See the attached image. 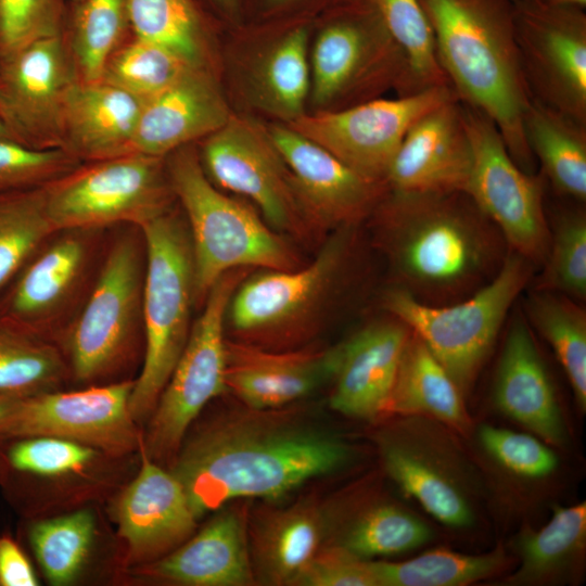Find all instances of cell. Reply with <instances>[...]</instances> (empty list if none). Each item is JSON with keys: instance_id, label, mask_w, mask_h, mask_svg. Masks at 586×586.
I'll return each instance as SVG.
<instances>
[{"instance_id": "1", "label": "cell", "mask_w": 586, "mask_h": 586, "mask_svg": "<svg viewBox=\"0 0 586 586\" xmlns=\"http://www.w3.org/2000/svg\"><path fill=\"white\" fill-rule=\"evenodd\" d=\"M283 408L242 405L184 438L169 471L196 519L240 498L277 499L347 462L342 438Z\"/></svg>"}, {"instance_id": "2", "label": "cell", "mask_w": 586, "mask_h": 586, "mask_svg": "<svg viewBox=\"0 0 586 586\" xmlns=\"http://www.w3.org/2000/svg\"><path fill=\"white\" fill-rule=\"evenodd\" d=\"M398 288L431 305L463 300L500 269L508 245L463 191L388 190L369 219Z\"/></svg>"}, {"instance_id": "3", "label": "cell", "mask_w": 586, "mask_h": 586, "mask_svg": "<svg viewBox=\"0 0 586 586\" xmlns=\"http://www.w3.org/2000/svg\"><path fill=\"white\" fill-rule=\"evenodd\" d=\"M440 65L460 102L486 114L514 163L534 174L523 131L531 94L521 67L512 0H420Z\"/></svg>"}, {"instance_id": "4", "label": "cell", "mask_w": 586, "mask_h": 586, "mask_svg": "<svg viewBox=\"0 0 586 586\" xmlns=\"http://www.w3.org/2000/svg\"><path fill=\"white\" fill-rule=\"evenodd\" d=\"M361 227L333 230L315 257L296 269L250 272L227 307L230 337L271 349L310 342L356 284L362 262Z\"/></svg>"}, {"instance_id": "5", "label": "cell", "mask_w": 586, "mask_h": 586, "mask_svg": "<svg viewBox=\"0 0 586 586\" xmlns=\"http://www.w3.org/2000/svg\"><path fill=\"white\" fill-rule=\"evenodd\" d=\"M166 157L191 239L195 305L202 306L231 270H293L306 263L298 245L270 227L252 204L226 195L207 178L190 144Z\"/></svg>"}, {"instance_id": "6", "label": "cell", "mask_w": 586, "mask_h": 586, "mask_svg": "<svg viewBox=\"0 0 586 586\" xmlns=\"http://www.w3.org/2000/svg\"><path fill=\"white\" fill-rule=\"evenodd\" d=\"M140 229L146 262L141 302L145 353L129 397L136 422L151 417L186 346L195 306L193 254L184 217L170 208Z\"/></svg>"}, {"instance_id": "7", "label": "cell", "mask_w": 586, "mask_h": 586, "mask_svg": "<svg viewBox=\"0 0 586 586\" xmlns=\"http://www.w3.org/2000/svg\"><path fill=\"white\" fill-rule=\"evenodd\" d=\"M535 267L509 250L495 277L463 300L431 305L392 286L382 305L426 345L463 393L475 380Z\"/></svg>"}, {"instance_id": "8", "label": "cell", "mask_w": 586, "mask_h": 586, "mask_svg": "<svg viewBox=\"0 0 586 586\" xmlns=\"http://www.w3.org/2000/svg\"><path fill=\"white\" fill-rule=\"evenodd\" d=\"M309 66V99L318 111L349 107L388 89L397 97L404 92V55L367 0L335 2L315 38Z\"/></svg>"}, {"instance_id": "9", "label": "cell", "mask_w": 586, "mask_h": 586, "mask_svg": "<svg viewBox=\"0 0 586 586\" xmlns=\"http://www.w3.org/2000/svg\"><path fill=\"white\" fill-rule=\"evenodd\" d=\"M89 163L43 187L55 231L117 222L140 228L171 208L165 158L129 153Z\"/></svg>"}, {"instance_id": "10", "label": "cell", "mask_w": 586, "mask_h": 586, "mask_svg": "<svg viewBox=\"0 0 586 586\" xmlns=\"http://www.w3.org/2000/svg\"><path fill=\"white\" fill-rule=\"evenodd\" d=\"M198 154L217 188L250 200L276 231L298 246L318 249L323 242L306 217L291 170L267 127L232 114L222 127L202 139Z\"/></svg>"}, {"instance_id": "11", "label": "cell", "mask_w": 586, "mask_h": 586, "mask_svg": "<svg viewBox=\"0 0 586 586\" xmlns=\"http://www.w3.org/2000/svg\"><path fill=\"white\" fill-rule=\"evenodd\" d=\"M250 269L225 273L211 289L186 346L149 418L141 445L157 463L173 462L187 432L203 408L227 393L226 311Z\"/></svg>"}, {"instance_id": "12", "label": "cell", "mask_w": 586, "mask_h": 586, "mask_svg": "<svg viewBox=\"0 0 586 586\" xmlns=\"http://www.w3.org/2000/svg\"><path fill=\"white\" fill-rule=\"evenodd\" d=\"M473 165L466 192L497 227L508 249L542 266L550 241L543 176L522 170L495 123L462 102Z\"/></svg>"}, {"instance_id": "13", "label": "cell", "mask_w": 586, "mask_h": 586, "mask_svg": "<svg viewBox=\"0 0 586 586\" xmlns=\"http://www.w3.org/2000/svg\"><path fill=\"white\" fill-rule=\"evenodd\" d=\"M458 98L451 86L372 99L349 107L317 111L285 124L359 175L385 182L390 165L410 127L438 105Z\"/></svg>"}, {"instance_id": "14", "label": "cell", "mask_w": 586, "mask_h": 586, "mask_svg": "<svg viewBox=\"0 0 586 586\" xmlns=\"http://www.w3.org/2000/svg\"><path fill=\"white\" fill-rule=\"evenodd\" d=\"M515 40L531 94L586 124V13L512 0Z\"/></svg>"}, {"instance_id": "15", "label": "cell", "mask_w": 586, "mask_h": 586, "mask_svg": "<svg viewBox=\"0 0 586 586\" xmlns=\"http://www.w3.org/2000/svg\"><path fill=\"white\" fill-rule=\"evenodd\" d=\"M132 385L133 381H125L20 397L0 422V442L53 436L115 456L132 451L141 441L129 409Z\"/></svg>"}, {"instance_id": "16", "label": "cell", "mask_w": 586, "mask_h": 586, "mask_svg": "<svg viewBox=\"0 0 586 586\" xmlns=\"http://www.w3.org/2000/svg\"><path fill=\"white\" fill-rule=\"evenodd\" d=\"M77 79L63 34L0 61V122L10 139L36 150L64 149L65 103Z\"/></svg>"}, {"instance_id": "17", "label": "cell", "mask_w": 586, "mask_h": 586, "mask_svg": "<svg viewBox=\"0 0 586 586\" xmlns=\"http://www.w3.org/2000/svg\"><path fill=\"white\" fill-rule=\"evenodd\" d=\"M131 237L116 241L68 335L75 378L81 382L104 375L122 357L142 302V266Z\"/></svg>"}, {"instance_id": "18", "label": "cell", "mask_w": 586, "mask_h": 586, "mask_svg": "<svg viewBox=\"0 0 586 586\" xmlns=\"http://www.w3.org/2000/svg\"><path fill=\"white\" fill-rule=\"evenodd\" d=\"M267 128L291 170L306 217L320 239L339 228L367 222L388 191L385 182L359 175L285 124Z\"/></svg>"}, {"instance_id": "19", "label": "cell", "mask_w": 586, "mask_h": 586, "mask_svg": "<svg viewBox=\"0 0 586 586\" xmlns=\"http://www.w3.org/2000/svg\"><path fill=\"white\" fill-rule=\"evenodd\" d=\"M472 165V145L456 98L410 127L390 165L385 183L388 190L400 192H466Z\"/></svg>"}, {"instance_id": "20", "label": "cell", "mask_w": 586, "mask_h": 586, "mask_svg": "<svg viewBox=\"0 0 586 586\" xmlns=\"http://www.w3.org/2000/svg\"><path fill=\"white\" fill-rule=\"evenodd\" d=\"M410 335L403 321L388 315L335 345L331 408L357 419L384 412Z\"/></svg>"}, {"instance_id": "21", "label": "cell", "mask_w": 586, "mask_h": 586, "mask_svg": "<svg viewBox=\"0 0 586 586\" xmlns=\"http://www.w3.org/2000/svg\"><path fill=\"white\" fill-rule=\"evenodd\" d=\"M334 346L271 349L227 337V392L254 409L286 407L330 381Z\"/></svg>"}, {"instance_id": "22", "label": "cell", "mask_w": 586, "mask_h": 586, "mask_svg": "<svg viewBox=\"0 0 586 586\" xmlns=\"http://www.w3.org/2000/svg\"><path fill=\"white\" fill-rule=\"evenodd\" d=\"M141 467L118 499L116 519L131 562H152L194 533V515L177 477L139 444Z\"/></svg>"}, {"instance_id": "23", "label": "cell", "mask_w": 586, "mask_h": 586, "mask_svg": "<svg viewBox=\"0 0 586 586\" xmlns=\"http://www.w3.org/2000/svg\"><path fill=\"white\" fill-rule=\"evenodd\" d=\"M232 113L209 66H192L144 100L132 153L166 158L222 127Z\"/></svg>"}, {"instance_id": "24", "label": "cell", "mask_w": 586, "mask_h": 586, "mask_svg": "<svg viewBox=\"0 0 586 586\" xmlns=\"http://www.w3.org/2000/svg\"><path fill=\"white\" fill-rule=\"evenodd\" d=\"M247 525L244 508L230 506L176 549L148 563L142 574L184 586L252 585L256 579Z\"/></svg>"}, {"instance_id": "25", "label": "cell", "mask_w": 586, "mask_h": 586, "mask_svg": "<svg viewBox=\"0 0 586 586\" xmlns=\"http://www.w3.org/2000/svg\"><path fill=\"white\" fill-rule=\"evenodd\" d=\"M498 409L544 442L563 444L564 423L530 322L517 315L507 332L495 383Z\"/></svg>"}, {"instance_id": "26", "label": "cell", "mask_w": 586, "mask_h": 586, "mask_svg": "<svg viewBox=\"0 0 586 586\" xmlns=\"http://www.w3.org/2000/svg\"><path fill=\"white\" fill-rule=\"evenodd\" d=\"M144 100L103 79H77L64 111V149L80 162L132 153Z\"/></svg>"}, {"instance_id": "27", "label": "cell", "mask_w": 586, "mask_h": 586, "mask_svg": "<svg viewBox=\"0 0 586 586\" xmlns=\"http://www.w3.org/2000/svg\"><path fill=\"white\" fill-rule=\"evenodd\" d=\"M327 530L326 511L309 501L263 511L249 530L255 579L271 585H295L320 551Z\"/></svg>"}, {"instance_id": "28", "label": "cell", "mask_w": 586, "mask_h": 586, "mask_svg": "<svg viewBox=\"0 0 586 586\" xmlns=\"http://www.w3.org/2000/svg\"><path fill=\"white\" fill-rule=\"evenodd\" d=\"M87 250L72 234L36 253L0 295V316L38 333L78 280Z\"/></svg>"}, {"instance_id": "29", "label": "cell", "mask_w": 586, "mask_h": 586, "mask_svg": "<svg viewBox=\"0 0 586 586\" xmlns=\"http://www.w3.org/2000/svg\"><path fill=\"white\" fill-rule=\"evenodd\" d=\"M308 27L296 25L265 44L245 75L250 101L288 124L304 115L310 91Z\"/></svg>"}, {"instance_id": "30", "label": "cell", "mask_w": 586, "mask_h": 586, "mask_svg": "<svg viewBox=\"0 0 586 586\" xmlns=\"http://www.w3.org/2000/svg\"><path fill=\"white\" fill-rule=\"evenodd\" d=\"M528 149L560 196L586 201V124L531 99L523 116Z\"/></svg>"}, {"instance_id": "31", "label": "cell", "mask_w": 586, "mask_h": 586, "mask_svg": "<svg viewBox=\"0 0 586 586\" xmlns=\"http://www.w3.org/2000/svg\"><path fill=\"white\" fill-rule=\"evenodd\" d=\"M385 411L432 417L458 430L468 425L461 390L412 332Z\"/></svg>"}, {"instance_id": "32", "label": "cell", "mask_w": 586, "mask_h": 586, "mask_svg": "<svg viewBox=\"0 0 586 586\" xmlns=\"http://www.w3.org/2000/svg\"><path fill=\"white\" fill-rule=\"evenodd\" d=\"M585 543V502L555 508L545 526L522 534L518 545L521 563L508 582L523 585L556 579L582 557Z\"/></svg>"}, {"instance_id": "33", "label": "cell", "mask_w": 586, "mask_h": 586, "mask_svg": "<svg viewBox=\"0 0 586 586\" xmlns=\"http://www.w3.org/2000/svg\"><path fill=\"white\" fill-rule=\"evenodd\" d=\"M528 321L553 349L581 409L586 408V313L563 294L537 290L526 301Z\"/></svg>"}, {"instance_id": "34", "label": "cell", "mask_w": 586, "mask_h": 586, "mask_svg": "<svg viewBox=\"0 0 586 586\" xmlns=\"http://www.w3.org/2000/svg\"><path fill=\"white\" fill-rule=\"evenodd\" d=\"M384 464L396 484L438 522L450 527H467L473 513L458 484L422 454L405 446L384 450Z\"/></svg>"}, {"instance_id": "35", "label": "cell", "mask_w": 586, "mask_h": 586, "mask_svg": "<svg viewBox=\"0 0 586 586\" xmlns=\"http://www.w3.org/2000/svg\"><path fill=\"white\" fill-rule=\"evenodd\" d=\"M63 373L55 347L39 333L0 316V394L24 397L52 391Z\"/></svg>"}, {"instance_id": "36", "label": "cell", "mask_w": 586, "mask_h": 586, "mask_svg": "<svg viewBox=\"0 0 586 586\" xmlns=\"http://www.w3.org/2000/svg\"><path fill=\"white\" fill-rule=\"evenodd\" d=\"M380 14L406 64L403 95L448 86L435 49L434 35L420 0H367ZM450 86V85H449Z\"/></svg>"}, {"instance_id": "37", "label": "cell", "mask_w": 586, "mask_h": 586, "mask_svg": "<svg viewBox=\"0 0 586 586\" xmlns=\"http://www.w3.org/2000/svg\"><path fill=\"white\" fill-rule=\"evenodd\" d=\"M133 36L161 44L194 66H208L206 35L192 0H126Z\"/></svg>"}, {"instance_id": "38", "label": "cell", "mask_w": 586, "mask_h": 586, "mask_svg": "<svg viewBox=\"0 0 586 586\" xmlns=\"http://www.w3.org/2000/svg\"><path fill=\"white\" fill-rule=\"evenodd\" d=\"M501 547L483 555L438 549L402 562L371 561L378 586H462L487 578L505 564Z\"/></svg>"}, {"instance_id": "39", "label": "cell", "mask_w": 586, "mask_h": 586, "mask_svg": "<svg viewBox=\"0 0 586 586\" xmlns=\"http://www.w3.org/2000/svg\"><path fill=\"white\" fill-rule=\"evenodd\" d=\"M127 28L126 0H80L75 3L65 40L80 80L102 78L105 65L123 43Z\"/></svg>"}, {"instance_id": "40", "label": "cell", "mask_w": 586, "mask_h": 586, "mask_svg": "<svg viewBox=\"0 0 586 586\" xmlns=\"http://www.w3.org/2000/svg\"><path fill=\"white\" fill-rule=\"evenodd\" d=\"M43 187L0 193V295L55 232Z\"/></svg>"}, {"instance_id": "41", "label": "cell", "mask_w": 586, "mask_h": 586, "mask_svg": "<svg viewBox=\"0 0 586 586\" xmlns=\"http://www.w3.org/2000/svg\"><path fill=\"white\" fill-rule=\"evenodd\" d=\"M94 530V517L89 510L39 520L29 525V544L52 585L65 586L77 578L89 556Z\"/></svg>"}, {"instance_id": "42", "label": "cell", "mask_w": 586, "mask_h": 586, "mask_svg": "<svg viewBox=\"0 0 586 586\" xmlns=\"http://www.w3.org/2000/svg\"><path fill=\"white\" fill-rule=\"evenodd\" d=\"M534 289L586 298V214L582 203L561 208L550 228V241Z\"/></svg>"}, {"instance_id": "43", "label": "cell", "mask_w": 586, "mask_h": 586, "mask_svg": "<svg viewBox=\"0 0 586 586\" xmlns=\"http://www.w3.org/2000/svg\"><path fill=\"white\" fill-rule=\"evenodd\" d=\"M192 66L174 51L133 36L111 55L101 79L146 100Z\"/></svg>"}, {"instance_id": "44", "label": "cell", "mask_w": 586, "mask_h": 586, "mask_svg": "<svg viewBox=\"0 0 586 586\" xmlns=\"http://www.w3.org/2000/svg\"><path fill=\"white\" fill-rule=\"evenodd\" d=\"M430 537V528L416 515L394 505H380L357 518L340 546L367 560L411 551L428 543Z\"/></svg>"}, {"instance_id": "45", "label": "cell", "mask_w": 586, "mask_h": 586, "mask_svg": "<svg viewBox=\"0 0 586 586\" xmlns=\"http://www.w3.org/2000/svg\"><path fill=\"white\" fill-rule=\"evenodd\" d=\"M97 449L71 440L34 436L0 442V481L26 475L51 476L84 469Z\"/></svg>"}, {"instance_id": "46", "label": "cell", "mask_w": 586, "mask_h": 586, "mask_svg": "<svg viewBox=\"0 0 586 586\" xmlns=\"http://www.w3.org/2000/svg\"><path fill=\"white\" fill-rule=\"evenodd\" d=\"M80 163L64 149L36 150L0 139V193L43 187Z\"/></svg>"}, {"instance_id": "47", "label": "cell", "mask_w": 586, "mask_h": 586, "mask_svg": "<svg viewBox=\"0 0 586 586\" xmlns=\"http://www.w3.org/2000/svg\"><path fill=\"white\" fill-rule=\"evenodd\" d=\"M64 0H0V61L27 44L62 35Z\"/></svg>"}, {"instance_id": "48", "label": "cell", "mask_w": 586, "mask_h": 586, "mask_svg": "<svg viewBox=\"0 0 586 586\" xmlns=\"http://www.w3.org/2000/svg\"><path fill=\"white\" fill-rule=\"evenodd\" d=\"M479 438L489 456L519 476L543 479L557 469V455L531 434L486 424L480 429Z\"/></svg>"}, {"instance_id": "49", "label": "cell", "mask_w": 586, "mask_h": 586, "mask_svg": "<svg viewBox=\"0 0 586 586\" xmlns=\"http://www.w3.org/2000/svg\"><path fill=\"white\" fill-rule=\"evenodd\" d=\"M300 586H378L371 561L342 548H321L295 582Z\"/></svg>"}, {"instance_id": "50", "label": "cell", "mask_w": 586, "mask_h": 586, "mask_svg": "<svg viewBox=\"0 0 586 586\" xmlns=\"http://www.w3.org/2000/svg\"><path fill=\"white\" fill-rule=\"evenodd\" d=\"M39 581L26 553L14 538L0 536V586H37Z\"/></svg>"}, {"instance_id": "51", "label": "cell", "mask_w": 586, "mask_h": 586, "mask_svg": "<svg viewBox=\"0 0 586 586\" xmlns=\"http://www.w3.org/2000/svg\"><path fill=\"white\" fill-rule=\"evenodd\" d=\"M18 398L0 394V422L12 411Z\"/></svg>"}, {"instance_id": "52", "label": "cell", "mask_w": 586, "mask_h": 586, "mask_svg": "<svg viewBox=\"0 0 586 586\" xmlns=\"http://www.w3.org/2000/svg\"><path fill=\"white\" fill-rule=\"evenodd\" d=\"M211 1L230 16H234L239 12V3H240L239 0H211Z\"/></svg>"}, {"instance_id": "53", "label": "cell", "mask_w": 586, "mask_h": 586, "mask_svg": "<svg viewBox=\"0 0 586 586\" xmlns=\"http://www.w3.org/2000/svg\"><path fill=\"white\" fill-rule=\"evenodd\" d=\"M548 5L557 7H576L585 9L586 0H538Z\"/></svg>"}, {"instance_id": "54", "label": "cell", "mask_w": 586, "mask_h": 586, "mask_svg": "<svg viewBox=\"0 0 586 586\" xmlns=\"http://www.w3.org/2000/svg\"><path fill=\"white\" fill-rule=\"evenodd\" d=\"M294 1H297V0H266V2L273 8L283 7Z\"/></svg>"}, {"instance_id": "55", "label": "cell", "mask_w": 586, "mask_h": 586, "mask_svg": "<svg viewBox=\"0 0 586 586\" xmlns=\"http://www.w3.org/2000/svg\"><path fill=\"white\" fill-rule=\"evenodd\" d=\"M0 139H10V136L1 122H0Z\"/></svg>"}, {"instance_id": "56", "label": "cell", "mask_w": 586, "mask_h": 586, "mask_svg": "<svg viewBox=\"0 0 586 586\" xmlns=\"http://www.w3.org/2000/svg\"><path fill=\"white\" fill-rule=\"evenodd\" d=\"M69 1L75 4V3L79 2L80 0H69Z\"/></svg>"}]
</instances>
